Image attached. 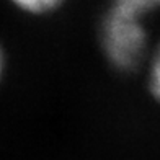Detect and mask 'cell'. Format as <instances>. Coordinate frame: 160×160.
<instances>
[{"mask_svg": "<svg viewBox=\"0 0 160 160\" xmlns=\"http://www.w3.org/2000/svg\"><path fill=\"white\" fill-rule=\"evenodd\" d=\"M142 18V15L118 3H111L106 12L100 30L101 48L116 69L131 70L144 59L147 31Z\"/></svg>", "mask_w": 160, "mask_h": 160, "instance_id": "6da1fadb", "label": "cell"}, {"mask_svg": "<svg viewBox=\"0 0 160 160\" xmlns=\"http://www.w3.org/2000/svg\"><path fill=\"white\" fill-rule=\"evenodd\" d=\"M18 8L25 10L28 13H34V15H42V13H49L64 3V0H12Z\"/></svg>", "mask_w": 160, "mask_h": 160, "instance_id": "7a4b0ae2", "label": "cell"}, {"mask_svg": "<svg viewBox=\"0 0 160 160\" xmlns=\"http://www.w3.org/2000/svg\"><path fill=\"white\" fill-rule=\"evenodd\" d=\"M149 88L155 100L160 101V42L152 54L149 65Z\"/></svg>", "mask_w": 160, "mask_h": 160, "instance_id": "3957f363", "label": "cell"}, {"mask_svg": "<svg viewBox=\"0 0 160 160\" xmlns=\"http://www.w3.org/2000/svg\"><path fill=\"white\" fill-rule=\"evenodd\" d=\"M113 3L126 7V8L139 13L142 17H145L149 12L160 8V0H113Z\"/></svg>", "mask_w": 160, "mask_h": 160, "instance_id": "277c9868", "label": "cell"}, {"mask_svg": "<svg viewBox=\"0 0 160 160\" xmlns=\"http://www.w3.org/2000/svg\"><path fill=\"white\" fill-rule=\"evenodd\" d=\"M2 70H3V56H2V49H0V75H2Z\"/></svg>", "mask_w": 160, "mask_h": 160, "instance_id": "5b68a950", "label": "cell"}]
</instances>
